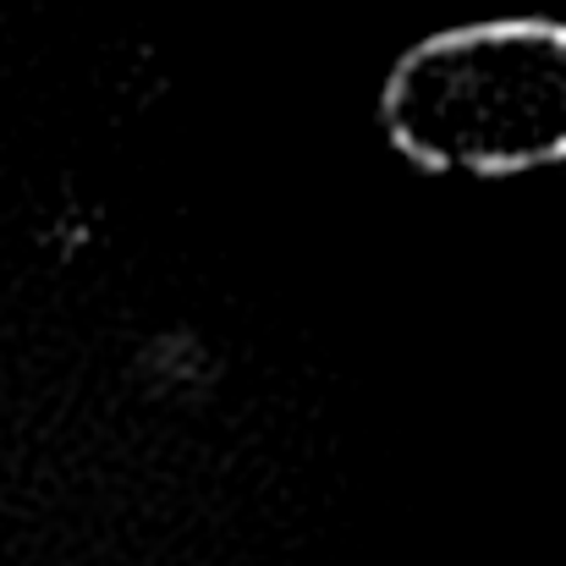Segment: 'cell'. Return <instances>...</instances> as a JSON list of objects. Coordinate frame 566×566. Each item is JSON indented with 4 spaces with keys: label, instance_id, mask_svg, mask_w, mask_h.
Returning a JSON list of instances; mask_svg holds the SVG:
<instances>
[{
    "label": "cell",
    "instance_id": "1",
    "mask_svg": "<svg viewBox=\"0 0 566 566\" xmlns=\"http://www.w3.org/2000/svg\"><path fill=\"white\" fill-rule=\"evenodd\" d=\"M385 127L434 171H523L566 155V28L479 22L423 39L385 83Z\"/></svg>",
    "mask_w": 566,
    "mask_h": 566
}]
</instances>
